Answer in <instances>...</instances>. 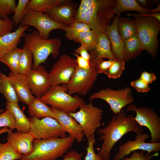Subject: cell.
<instances>
[{"label":"cell","mask_w":160,"mask_h":160,"mask_svg":"<svg viewBox=\"0 0 160 160\" xmlns=\"http://www.w3.org/2000/svg\"><path fill=\"white\" fill-rule=\"evenodd\" d=\"M95 99L103 100L110 105L113 113H119L127 105L132 104L134 98L129 87L124 89L114 90L110 88L101 89L91 95V101Z\"/></svg>","instance_id":"ba28073f"},{"label":"cell","mask_w":160,"mask_h":160,"mask_svg":"<svg viewBox=\"0 0 160 160\" xmlns=\"http://www.w3.org/2000/svg\"><path fill=\"white\" fill-rule=\"evenodd\" d=\"M25 76L32 94L37 98H40L51 86L49 73L42 66L32 68Z\"/></svg>","instance_id":"9a60e30c"},{"label":"cell","mask_w":160,"mask_h":160,"mask_svg":"<svg viewBox=\"0 0 160 160\" xmlns=\"http://www.w3.org/2000/svg\"><path fill=\"white\" fill-rule=\"evenodd\" d=\"M70 0L47 11L44 13L60 25L68 26L75 21L77 5Z\"/></svg>","instance_id":"2e32d148"},{"label":"cell","mask_w":160,"mask_h":160,"mask_svg":"<svg viewBox=\"0 0 160 160\" xmlns=\"http://www.w3.org/2000/svg\"><path fill=\"white\" fill-rule=\"evenodd\" d=\"M97 39V35L92 30L80 33L74 41L83 45L89 52L94 51Z\"/></svg>","instance_id":"4dcf8cb0"},{"label":"cell","mask_w":160,"mask_h":160,"mask_svg":"<svg viewBox=\"0 0 160 160\" xmlns=\"http://www.w3.org/2000/svg\"><path fill=\"white\" fill-rule=\"evenodd\" d=\"M91 30L86 24L75 21L70 25L66 27L64 31L65 32L66 38L70 40H74L80 33Z\"/></svg>","instance_id":"d6a6232c"},{"label":"cell","mask_w":160,"mask_h":160,"mask_svg":"<svg viewBox=\"0 0 160 160\" xmlns=\"http://www.w3.org/2000/svg\"><path fill=\"white\" fill-rule=\"evenodd\" d=\"M14 27V22L9 17L4 19L0 18V37L11 32Z\"/></svg>","instance_id":"60d3db41"},{"label":"cell","mask_w":160,"mask_h":160,"mask_svg":"<svg viewBox=\"0 0 160 160\" xmlns=\"http://www.w3.org/2000/svg\"><path fill=\"white\" fill-rule=\"evenodd\" d=\"M6 110L10 111L14 116L15 128L17 132L25 133L30 132V122L17 103L6 101Z\"/></svg>","instance_id":"603a6c76"},{"label":"cell","mask_w":160,"mask_h":160,"mask_svg":"<svg viewBox=\"0 0 160 160\" xmlns=\"http://www.w3.org/2000/svg\"><path fill=\"white\" fill-rule=\"evenodd\" d=\"M144 151H142L140 153L138 151H134L132 152L131 156L128 158L126 156L122 160H151L152 158L154 156H158L159 153L156 152L152 155L144 154Z\"/></svg>","instance_id":"b9f144b4"},{"label":"cell","mask_w":160,"mask_h":160,"mask_svg":"<svg viewBox=\"0 0 160 160\" xmlns=\"http://www.w3.org/2000/svg\"><path fill=\"white\" fill-rule=\"evenodd\" d=\"M29 28L27 26L20 25L15 31L0 37V57L17 47L21 38L26 35L25 31Z\"/></svg>","instance_id":"44dd1931"},{"label":"cell","mask_w":160,"mask_h":160,"mask_svg":"<svg viewBox=\"0 0 160 160\" xmlns=\"http://www.w3.org/2000/svg\"><path fill=\"white\" fill-rule=\"evenodd\" d=\"M5 111V110L4 109H0V113H2L4 112Z\"/></svg>","instance_id":"816d5d0a"},{"label":"cell","mask_w":160,"mask_h":160,"mask_svg":"<svg viewBox=\"0 0 160 160\" xmlns=\"http://www.w3.org/2000/svg\"><path fill=\"white\" fill-rule=\"evenodd\" d=\"M20 25L35 27L40 36L44 39H48L52 31L56 29L64 31L66 27L54 21L45 13L35 11L27 12Z\"/></svg>","instance_id":"4fadbf2b"},{"label":"cell","mask_w":160,"mask_h":160,"mask_svg":"<svg viewBox=\"0 0 160 160\" xmlns=\"http://www.w3.org/2000/svg\"><path fill=\"white\" fill-rule=\"evenodd\" d=\"M19 64V73L25 75L32 69L33 55L32 53L23 46Z\"/></svg>","instance_id":"1f68e13d"},{"label":"cell","mask_w":160,"mask_h":160,"mask_svg":"<svg viewBox=\"0 0 160 160\" xmlns=\"http://www.w3.org/2000/svg\"><path fill=\"white\" fill-rule=\"evenodd\" d=\"M84 153H79L75 150H72L67 152L64 156L63 160H81Z\"/></svg>","instance_id":"bcb514c9"},{"label":"cell","mask_w":160,"mask_h":160,"mask_svg":"<svg viewBox=\"0 0 160 160\" xmlns=\"http://www.w3.org/2000/svg\"><path fill=\"white\" fill-rule=\"evenodd\" d=\"M73 54L76 57V60L77 65L79 68L84 69H88L90 68L91 63L90 61L75 53H73Z\"/></svg>","instance_id":"ee69618b"},{"label":"cell","mask_w":160,"mask_h":160,"mask_svg":"<svg viewBox=\"0 0 160 160\" xmlns=\"http://www.w3.org/2000/svg\"><path fill=\"white\" fill-rule=\"evenodd\" d=\"M108 160H119V159H115V158H114L112 160H110V159H109Z\"/></svg>","instance_id":"f5cc1de1"},{"label":"cell","mask_w":160,"mask_h":160,"mask_svg":"<svg viewBox=\"0 0 160 160\" xmlns=\"http://www.w3.org/2000/svg\"><path fill=\"white\" fill-rule=\"evenodd\" d=\"M24 41L23 46L33 54L32 69H35L41 63H45L51 54L53 58H57L62 44L60 38L43 39L36 30L26 34Z\"/></svg>","instance_id":"277c9868"},{"label":"cell","mask_w":160,"mask_h":160,"mask_svg":"<svg viewBox=\"0 0 160 160\" xmlns=\"http://www.w3.org/2000/svg\"><path fill=\"white\" fill-rule=\"evenodd\" d=\"M132 15L136 34L143 49L151 54L154 59L158 47V36L160 31V22L156 18L140 14H129Z\"/></svg>","instance_id":"5b68a950"},{"label":"cell","mask_w":160,"mask_h":160,"mask_svg":"<svg viewBox=\"0 0 160 160\" xmlns=\"http://www.w3.org/2000/svg\"><path fill=\"white\" fill-rule=\"evenodd\" d=\"M139 78L149 84L157 79L156 76L154 73L145 71L142 73Z\"/></svg>","instance_id":"f6af8a7d"},{"label":"cell","mask_w":160,"mask_h":160,"mask_svg":"<svg viewBox=\"0 0 160 160\" xmlns=\"http://www.w3.org/2000/svg\"><path fill=\"white\" fill-rule=\"evenodd\" d=\"M118 17L116 16L110 23L105 33L111 42V52L115 58L119 60L127 62L125 53L124 42L120 37L118 28Z\"/></svg>","instance_id":"d6986e66"},{"label":"cell","mask_w":160,"mask_h":160,"mask_svg":"<svg viewBox=\"0 0 160 160\" xmlns=\"http://www.w3.org/2000/svg\"><path fill=\"white\" fill-rule=\"evenodd\" d=\"M23 155L17 153L10 143L0 142V160H20Z\"/></svg>","instance_id":"836d02e7"},{"label":"cell","mask_w":160,"mask_h":160,"mask_svg":"<svg viewBox=\"0 0 160 160\" xmlns=\"http://www.w3.org/2000/svg\"><path fill=\"white\" fill-rule=\"evenodd\" d=\"M90 68L84 69L77 65L70 80L66 86L67 93L72 95L75 93L86 95L92 87L97 73L93 62L90 60Z\"/></svg>","instance_id":"9c48e42d"},{"label":"cell","mask_w":160,"mask_h":160,"mask_svg":"<svg viewBox=\"0 0 160 160\" xmlns=\"http://www.w3.org/2000/svg\"><path fill=\"white\" fill-rule=\"evenodd\" d=\"M29 0H19L15 7L12 20L14 23L15 28L20 24L25 16L26 7Z\"/></svg>","instance_id":"e575fe53"},{"label":"cell","mask_w":160,"mask_h":160,"mask_svg":"<svg viewBox=\"0 0 160 160\" xmlns=\"http://www.w3.org/2000/svg\"><path fill=\"white\" fill-rule=\"evenodd\" d=\"M4 127H7L11 130L15 129L14 116L9 110L0 113V128Z\"/></svg>","instance_id":"ab89813d"},{"label":"cell","mask_w":160,"mask_h":160,"mask_svg":"<svg viewBox=\"0 0 160 160\" xmlns=\"http://www.w3.org/2000/svg\"><path fill=\"white\" fill-rule=\"evenodd\" d=\"M0 92L6 101L18 103L19 100L12 84L8 76L1 72Z\"/></svg>","instance_id":"4316f807"},{"label":"cell","mask_w":160,"mask_h":160,"mask_svg":"<svg viewBox=\"0 0 160 160\" xmlns=\"http://www.w3.org/2000/svg\"><path fill=\"white\" fill-rule=\"evenodd\" d=\"M23 49L17 47L0 57V62L7 65L11 72L19 73V64Z\"/></svg>","instance_id":"83f0119b"},{"label":"cell","mask_w":160,"mask_h":160,"mask_svg":"<svg viewBox=\"0 0 160 160\" xmlns=\"http://www.w3.org/2000/svg\"><path fill=\"white\" fill-rule=\"evenodd\" d=\"M28 113L31 117L38 119L49 117L55 119V116L52 110L40 98L34 97L28 105Z\"/></svg>","instance_id":"cb8c5ba5"},{"label":"cell","mask_w":160,"mask_h":160,"mask_svg":"<svg viewBox=\"0 0 160 160\" xmlns=\"http://www.w3.org/2000/svg\"><path fill=\"white\" fill-rule=\"evenodd\" d=\"M97 39L95 49L92 51L96 56L100 58L116 59L113 55L110 48L111 42L105 33L97 35Z\"/></svg>","instance_id":"d4e9b609"},{"label":"cell","mask_w":160,"mask_h":160,"mask_svg":"<svg viewBox=\"0 0 160 160\" xmlns=\"http://www.w3.org/2000/svg\"><path fill=\"white\" fill-rule=\"evenodd\" d=\"M145 15L149 16L154 17L157 19L160 22V13L159 12H156L151 14H148Z\"/></svg>","instance_id":"c3c4849f"},{"label":"cell","mask_w":160,"mask_h":160,"mask_svg":"<svg viewBox=\"0 0 160 160\" xmlns=\"http://www.w3.org/2000/svg\"><path fill=\"white\" fill-rule=\"evenodd\" d=\"M68 0H31L28 2L26 12L35 11L43 13L68 1Z\"/></svg>","instance_id":"484cf974"},{"label":"cell","mask_w":160,"mask_h":160,"mask_svg":"<svg viewBox=\"0 0 160 160\" xmlns=\"http://www.w3.org/2000/svg\"><path fill=\"white\" fill-rule=\"evenodd\" d=\"M75 140L69 135L49 139H34L32 141V152L28 156H23L20 160H56L67 152Z\"/></svg>","instance_id":"3957f363"},{"label":"cell","mask_w":160,"mask_h":160,"mask_svg":"<svg viewBox=\"0 0 160 160\" xmlns=\"http://www.w3.org/2000/svg\"><path fill=\"white\" fill-rule=\"evenodd\" d=\"M88 145L86 148L87 153L84 160H103L94 151V145L95 144V140L94 134L87 138Z\"/></svg>","instance_id":"f35d334b"},{"label":"cell","mask_w":160,"mask_h":160,"mask_svg":"<svg viewBox=\"0 0 160 160\" xmlns=\"http://www.w3.org/2000/svg\"><path fill=\"white\" fill-rule=\"evenodd\" d=\"M116 0H81L76 21L87 25L97 35L105 33L115 15Z\"/></svg>","instance_id":"6da1fadb"},{"label":"cell","mask_w":160,"mask_h":160,"mask_svg":"<svg viewBox=\"0 0 160 160\" xmlns=\"http://www.w3.org/2000/svg\"><path fill=\"white\" fill-rule=\"evenodd\" d=\"M138 3L143 6H146L148 3V1L146 0H137Z\"/></svg>","instance_id":"681fc988"},{"label":"cell","mask_w":160,"mask_h":160,"mask_svg":"<svg viewBox=\"0 0 160 160\" xmlns=\"http://www.w3.org/2000/svg\"><path fill=\"white\" fill-rule=\"evenodd\" d=\"M116 1L114 11L115 14L118 17L120 16L121 12L128 11H137L143 15L159 12L160 11V4L156 8L151 9L141 6L136 0H116Z\"/></svg>","instance_id":"7402d4cb"},{"label":"cell","mask_w":160,"mask_h":160,"mask_svg":"<svg viewBox=\"0 0 160 160\" xmlns=\"http://www.w3.org/2000/svg\"><path fill=\"white\" fill-rule=\"evenodd\" d=\"M91 57L90 60L93 63L97 74L103 73L105 74L113 60L108 59L105 60L102 58L97 57L92 51L89 52Z\"/></svg>","instance_id":"8d00e7d4"},{"label":"cell","mask_w":160,"mask_h":160,"mask_svg":"<svg viewBox=\"0 0 160 160\" xmlns=\"http://www.w3.org/2000/svg\"><path fill=\"white\" fill-rule=\"evenodd\" d=\"M79 108L78 111L68 114L79 123L87 138L94 134L101 126L103 111L95 106L91 101L87 104H82Z\"/></svg>","instance_id":"52a82bcc"},{"label":"cell","mask_w":160,"mask_h":160,"mask_svg":"<svg viewBox=\"0 0 160 160\" xmlns=\"http://www.w3.org/2000/svg\"><path fill=\"white\" fill-rule=\"evenodd\" d=\"M124 51L129 60L135 58L143 50L142 46L136 33L124 40Z\"/></svg>","instance_id":"f1b7e54d"},{"label":"cell","mask_w":160,"mask_h":160,"mask_svg":"<svg viewBox=\"0 0 160 160\" xmlns=\"http://www.w3.org/2000/svg\"><path fill=\"white\" fill-rule=\"evenodd\" d=\"M7 132V141L10 143L17 153L26 156L32 153L33 150L32 141L35 139L32 132H13L10 129Z\"/></svg>","instance_id":"e0dca14e"},{"label":"cell","mask_w":160,"mask_h":160,"mask_svg":"<svg viewBox=\"0 0 160 160\" xmlns=\"http://www.w3.org/2000/svg\"><path fill=\"white\" fill-rule=\"evenodd\" d=\"M30 132L35 139L46 140L67 137L66 132L55 119L47 117L41 119L30 117Z\"/></svg>","instance_id":"30bf717a"},{"label":"cell","mask_w":160,"mask_h":160,"mask_svg":"<svg viewBox=\"0 0 160 160\" xmlns=\"http://www.w3.org/2000/svg\"><path fill=\"white\" fill-rule=\"evenodd\" d=\"M149 85L140 78L130 83L131 87L134 88L138 92L141 93L147 92L150 90Z\"/></svg>","instance_id":"7bdbcfd3"},{"label":"cell","mask_w":160,"mask_h":160,"mask_svg":"<svg viewBox=\"0 0 160 160\" xmlns=\"http://www.w3.org/2000/svg\"><path fill=\"white\" fill-rule=\"evenodd\" d=\"M127 112L135 111L134 119L140 126L146 127L149 130L151 136V143L159 142L160 139V118L153 109L148 107L137 108L133 104L129 105Z\"/></svg>","instance_id":"8fae6325"},{"label":"cell","mask_w":160,"mask_h":160,"mask_svg":"<svg viewBox=\"0 0 160 160\" xmlns=\"http://www.w3.org/2000/svg\"><path fill=\"white\" fill-rule=\"evenodd\" d=\"M50 108L55 116V119L64 131L77 142H81L84 135L82 129L77 122L68 114L53 107Z\"/></svg>","instance_id":"ac0fdd59"},{"label":"cell","mask_w":160,"mask_h":160,"mask_svg":"<svg viewBox=\"0 0 160 160\" xmlns=\"http://www.w3.org/2000/svg\"><path fill=\"white\" fill-rule=\"evenodd\" d=\"M149 138V135L146 133L136 135L135 140H128L119 146L118 153L115 155L114 158L123 159L132 152L138 150L147 152L146 154L147 155L152 151L158 152L160 150V142H145V141Z\"/></svg>","instance_id":"5bb4252c"},{"label":"cell","mask_w":160,"mask_h":160,"mask_svg":"<svg viewBox=\"0 0 160 160\" xmlns=\"http://www.w3.org/2000/svg\"><path fill=\"white\" fill-rule=\"evenodd\" d=\"M66 84L51 86L40 97L46 104L66 113H74L85 102L77 95L67 92Z\"/></svg>","instance_id":"8992f818"},{"label":"cell","mask_w":160,"mask_h":160,"mask_svg":"<svg viewBox=\"0 0 160 160\" xmlns=\"http://www.w3.org/2000/svg\"><path fill=\"white\" fill-rule=\"evenodd\" d=\"M125 68L124 61L117 59L113 60L105 74L109 78H118L120 77Z\"/></svg>","instance_id":"d590c367"},{"label":"cell","mask_w":160,"mask_h":160,"mask_svg":"<svg viewBox=\"0 0 160 160\" xmlns=\"http://www.w3.org/2000/svg\"><path fill=\"white\" fill-rule=\"evenodd\" d=\"M8 78L12 84L19 101L28 105L34 97L25 75L10 72Z\"/></svg>","instance_id":"ffe728a7"},{"label":"cell","mask_w":160,"mask_h":160,"mask_svg":"<svg viewBox=\"0 0 160 160\" xmlns=\"http://www.w3.org/2000/svg\"><path fill=\"white\" fill-rule=\"evenodd\" d=\"M108 124L107 126L98 130L101 135L98 140H103V143L97 154L103 160L109 159L112 148L126 134L132 132L138 135L143 132V128L139 125L133 115L131 114L127 116L123 109L113 116Z\"/></svg>","instance_id":"7a4b0ae2"},{"label":"cell","mask_w":160,"mask_h":160,"mask_svg":"<svg viewBox=\"0 0 160 160\" xmlns=\"http://www.w3.org/2000/svg\"><path fill=\"white\" fill-rule=\"evenodd\" d=\"M16 6L15 0H0V18L4 19L14 13Z\"/></svg>","instance_id":"74e56055"},{"label":"cell","mask_w":160,"mask_h":160,"mask_svg":"<svg viewBox=\"0 0 160 160\" xmlns=\"http://www.w3.org/2000/svg\"><path fill=\"white\" fill-rule=\"evenodd\" d=\"M77 65L73 58L65 54L60 55L49 73L51 86L68 84Z\"/></svg>","instance_id":"7c38bea8"},{"label":"cell","mask_w":160,"mask_h":160,"mask_svg":"<svg viewBox=\"0 0 160 160\" xmlns=\"http://www.w3.org/2000/svg\"><path fill=\"white\" fill-rule=\"evenodd\" d=\"M118 17V31L120 37L123 40L136 33V26L133 20L121 16Z\"/></svg>","instance_id":"f546056e"},{"label":"cell","mask_w":160,"mask_h":160,"mask_svg":"<svg viewBox=\"0 0 160 160\" xmlns=\"http://www.w3.org/2000/svg\"><path fill=\"white\" fill-rule=\"evenodd\" d=\"M75 53L82 57L84 59L90 61L91 56L88 51L83 45H81L75 49Z\"/></svg>","instance_id":"7dc6e473"},{"label":"cell","mask_w":160,"mask_h":160,"mask_svg":"<svg viewBox=\"0 0 160 160\" xmlns=\"http://www.w3.org/2000/svg\"><path fill=\"white\" fill-rule=\"evenodd\" d=\"M9 129L7 127H4L1 129L0 128V135L5 132H8Z\"/></svg>","instance_id":"f907efd6"}]
</instances>
